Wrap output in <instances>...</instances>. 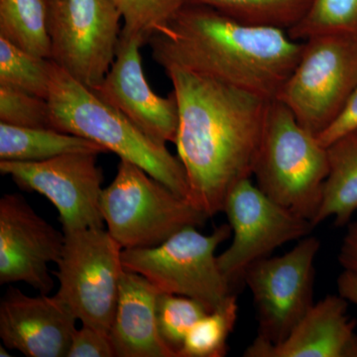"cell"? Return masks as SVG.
I'll use <instances>...</instances> for the list:
<instances>
[{"mask_svg":"<svg viewBox=\"0 0 357 357\" xmlns=\"http://www.w3.org/2000/svg\"><path fill=\"white\" fill-rule=\"evenodd\" d=\"M165 73L178 100L175 144L188 199L211 218L222 213L237 184L252 177L271 100L184 68Z\"/></svg>","mask_w":357,"mask_h":357,"instance_id":"cell-1","label":"cell"},{"mask_svg":"<svg viewBox=\"0 0 357 357\" xmlns=\"http://www.w3.org/2000/svg\"><path fill=\"white\" fill-rule=\"evenodd\" d=\"M147 44L164 70L184 68L273 100L299 62L305 42L280 28L244 24L185 1Z\"/></svg>","mask_w":357,"mask_h":357,"instance_id":"cell-2","label":"cell"},{"mask_svg":"<svg viewBox=\"0 0 357 357\" xmlns=\"http://www.w3.org/2000/svg\"><path fill=\"white\" fill-rule=\"evenodd\" d=\"M48 102L52 128L93 141L188 199L187 175L178 156L54 63Z\"/></svg>","mask_w":357,"mask_h":357,"instance_id":"cell-3","label":"cell"},{"mask_svg":"<svg viewBox=\"0 0 357 357\" xmlns=\"http://www.w3.org/2000/svg\"><path fill=\"white\" fill-rule=\"evenodd\" d=\"M328 173L326 148L283 102L271 100L253 171L256 185L276 203L312 222L321 206Z\"/></svg>","mask_w":357,"mask_h":357,"instance_id":"cell-4","label":"cell"},{"mask_svg":"<svg viewBox=\"0 0 357 357\" xmlns=\"http://www.w3.org/2000/svg\"><path fill=\"white\" fill-rule=\"evenodd\" d=\"M107 231L123 249L159 245L185 227H203L208 218L185 197L139 166L121 160L100 197Z\"/></svg>","mask_w":357,"mask_h":357,"instance_id":"cell-5","label":"cell"},{"mask_svg":"<svg viewBox=\"0 0 357 357\" xmlns=\"http://www.w3.org/2000/svg\"><path fill=\"white\" fill-rule=\"evenodd\" d=\"M230 236L229 225L208 236L185 227L154 248L123 249L122 263L124 270L140 274L160 293L192 298L211 312L234 294L215 255Z\"/></svg>","mask_w":357,"mask_h":357,"instance_id":"cell-6","label":"cell"},{"mask_svg":"<svg viewBox=\"0 0 357 357\" xmlns=\"http://www.w3.org/2000/svg\"><path fill=\"white\" fill-rule=\"evenodd\" d=\"M304 42L299 62L275 100L317 136L332 123L357 86V36L326 34Z\"/></svg>","mask_w":357,"mask_h":357,"instance_id":"cell-7","label":"cell"},{"mask_svg":"<svg viewBox=\"0 0 357 357\" xmlns=\"http://www.w3.org/2000/svg\"><path fill=\"white\" fill-rule=\"evenodd\" d=\"M64 234L62 256L52 271L59 281L56 295L82 325L109 333L124 272L123 248L105 227Z\"/></svg>","mask_w":357,"mask_h":357,"instance_id":"cell-8","label":"cell"},{"mask_svg":"<svg viewBox=\"0 0 357 357\" xmlns=\"http://www.w3.org/2000/svg\"><path fill=\"white\" fill-rule=\"evenodd\" d=\"M50 60L93 89L112 67L122 15L114 0H47Z\"/></svg>","mask_w":357,"mask_h":357,"instance_id":"cell-9","label":"cell"},{"mask_svg":"<svg viewBox=\"0 0 357 357\" xmlns=\"http://www.w3.org/2000/svg\"><path fill=\"white\" fill-rule=\"evenodd\" d=\"M318 237L307 236L285 255L263 258L246 270L243 281L257 314V337L276 344L311 309L314 303Z\"/></svg>","mask_w":357,"mask_h":357,"instance_id":"cell-10","label":"cell"},{"mask_svg":"<svg viewBox=\"0 0 357 357\" xmlns=\"http://www.w3.org/2000/svg\"><path fill=\"white\" fill-rule=\"evenodd\" d=\"M222 213L229 220L232 241L218 261L231 286L243 281L253 263L284 244L310 236L314 229L311 220L270 199L251 178L229 192Z\"/></svg>","mask_w":357,"mask_h":357,"instance_id":"cell-11","label":"cell"},{"mask_svg":"<svg viewBox=\"0 0 357 357\" xmlns=\"http://www.w3.org/2000/svg\"><path fill=\"white\" fill-rule=\"evenodd\" d=\"M96 153H70L45 161L0 160V173L21 190L46 197L57 208L63 231L103 227V174Z\"/></svg>","mask_w":357,"mask_h":357,"instance_id":"cell-12","label":"cell"},{"mask_svg":"<svg viewBox=\"0 0 357 357\" xmlns=\"http://www.w3.org/2000/svg\"><path fill=\"white\" fill-rule=\"evenodd\" d=\"M64 231L40 217L20 194L0 199V284L22 282L40 294L53 290L49 264L57 263Z\"/></svg>","mask_w":357,"mask_h":357,"instance_id":"cell-13","label":"cell"},{"mask_svg":"<svg viewBox=\"0 0 357 357\" xmlns=\"http://www.w3.org/2000/svg\"><path fill=\"white\" fill-rule=\"evenodd\" d=\"M145 44L142 35L121 31L109 73L91 91L154 140L175 143L180 121L177 98L174 91L163 98L150 88L140 55Z\"/></svg>","mask_w":357,"mask_h":357,"instance_id":"cell-14","label":"cell"},{"mask_svg":"<svg viewBox=\"0 0 357 357\" xmlns=\"http://www.w3.org/2000/svg\"><path fill=\"white\" fill-rule=\"evenodd\" d=\"M77 317L58 297H30L10 287L0 302V338L27 357H67Z\"/></svg>","mask_w":357,"mask_h":357,"instance_id":"cell-15","label":"cell"},{"mask_svg":"<svg viewBox=\"0 0 357 357\" xmlns=\"http://www.w3.org/2000/svg\"><path fill=\"white\" fill-rule=\"evenodd\" d=\"M349 302L340 294L314 303L287 337L272 344L260 338L244 357H357V321L349 314Z\"/></svg>","mask_w":357,"mask_h":357,"instance_id":"cell-16","label":"cell"},{"mask_svg":"<svg viewBox=\"0 0 357 357\" xmlns=\"http://www.w3.org/2000/svg\"><path fill=\"white\" fill-rule=\"evenodd\" d=\"M159 291L140 274L124 270L110 330L116 357H176L157 324Z\"/></svg>","mask_w":357,"mask_h":357,"instance_id":"cell-17","label":"cell"},{"mask_svg":"<svg viewBox=\"0 0 357 357\" xmlns=\"http://www.w3.org/2000/svg\"><path fill=\"white\" fill-rule=\"evenodd\" d=\"M328 173L314 227L333 218L335 227H347L357 211V130L326 147Z\"/></svg>","mask_w":357,"mask_h":357,"instance_id":"cell-18","label":"cell"},{"mask_svg":"<svg viewBox=\"0 0 357 357\" xmlns=\"http://www.w3.org/2000/svg\"><path fill=\"white\" fill-rule=\"evenodd\" d=\"M107 153L93 141L57 129L22 128L0 122V160L39 162L70 153Z\"/></svg>","mask_w":357,"mask_h":357,"instance_id":"cell-19","label":"cell"},{"mask_svg":"<svg viewBox=\"0 0 357 357\" xmlns=\"http://www.w3.org/2000/svg\"><path fill=\"white\" fill-rule=\"evenodd\" d=\"M0 37L50 60L47 0H0Z\"/></svg>","mask_w":357,"mask_h":357,"instance_id":"cell-20","label":"cell"},{"mask_svg":"<svg viewBox=\"0 0 357 357\" xmlns=\"http://www.w3.org/2000/svg\"><path fill=\"white\" fill-rule=\"evenodd\" d=\"M217 9L244 24L290 30L302 20L312 0H187Z\"/></svg>","mask_w":357,"mask_h":357,"instance_id":"cell-21","label":"cell"},{"mask_svg":"<svg viewBox=\"0 0 357 357\" xmlns=\"http://www.w3.org/2000/svg\"><path fill=\"white\" fill-rule=\"evenodd\" d=\"M238 304L234 294L198 323L185 338L177 357H223L227 354V340L236 328Z\"/></svg>","mask_w":357,"mask_h":357,"instance_id":"cell-22","label":"cell"},{"mask_svg":"<svg viewBox=\"0 0 357 357\" xmlns=\"http://www.w3.org/2000/svg\"><path fill=\"white\" fill-rule=\"evenodd\" d=\"M53 62L0 37V84L48 100Z\"/></svg>","mask_w":357,"mask_h":357,"instance_id":"cell-23","label":"cell"},{"mask_svg":"<svg viewBox=\"0 0 357 357\" xmlns=\"http://www.w3.org/2000/svg\"><path fill=\"white\" fill-rule=\"evenodd\" d=\"M287 32L298 41L326 34L357 36V0H312L302 20Z\"/></svg>","mask_w":357,"mask_h":357,"instance_id":"cell-24","label":"cell"},{"mask_svg":"<svg viewBox=\"0 0 357 357\" xmlns=\"http://www.w3.org/2000/svg\"><path fill=\"white\" fill-rule=\"evenodd\" d=\"M208 312H210L199 301L185 296L159 293L156 314L160 335L175 352L176 357L192 326Z\"/></svg>","mask_w":357,"mask_h":357,"instance_id":"cell-25","label":"cell"},{"mask_svg":"<svg viewBox=\"0 0 357 357\" xmlns=\"http://www.w3.org/2000/svg\"><path fill=\"white\" fill-rule=\"evenodd\" d=\"M187 0H114L124 21L122 31L142 35L148 43L151 35L165 26Z\"/></svg>","mask_w":357,"mask_h":357,"instance_id":"cell-26","label":"cell"},{"mask_svg":"<svg viewBox=\"0 0 357 357\" xmlns=\"http://www.w3.org/2000/svg\"><path fill=\"white\" fill-rule=\"evenodd\" d=\"M0 122L22 128H52L48 100L0 84Z\"/></svg>","mask_w":357,"mask_h":357,"instance_id":"cell-27","label":"cell"},{"mask_svg":"<svg viewBox=\"0 0 357 357\" xmlns=\"http://www.w3.org/2000/svg\"><path fill=\"white\" fill-rule=\"evenodd\" d=\"M114 356V347L109 333L84 325L75 332L67 354V357Z\"/></svg>","mask_w":357,"mask_h":357,"instance_id":"cell-28","label":"cell"},{"mask_svg":"<svg viewBox=\"0 0 357 357\" xmlns=\"http://www.w3.org/2000/svg\"><path fill=\"white\" fill-rule=\"evenodd\" d=\"M357 130V86L332 123L317 135L324 147H328L338 138Z\"/></svg>","mask_w":357,"mask_h":357,"instance_id":"cell-29","label":"cell"},{"mask_svg":"<svg viewBox=\"0 0 357 357\" xmlns=\"http://www.w3.org/2000/svg\"><path fill=\"white\" fill-rule=\"evenodd\" d=\"M337 259L342 269L357 276V220L347 225Z\"/></svg>","mask_w":357,"mask_h":357,"instance_id":"cell-30","label":"cell"},{"mask_svg":"<svg viewBox=\"0 0 357 357\" xmlns=\"http://www.w3.org/2000/svg\"><path fill=\"white\" fill-rule=\"evenodd\" d=\"M338 294L345 300L349 301V304L357 307V276L351 272L344 270L338 276L337 281Z\"/></svg>","mask_w":357,"mask_h":357,"instance_id":"cell-31","label":"cell"},{"mask_svg":"<svg viewBox=\"0 0 357 357\" xmlns=\"http://www.w3.org/2000/svg\"><path fill=\"white\" fill-rule=\"evenodd\" d=\"M7 347L6 345L2 344L1 347H0V356L1 357H7V356H11V354H9L8 351H7Z\"/></svg>","mask_w":357,"mask_h":357,"instance_id":"cell-32","label":"cell"}]
</instances>
